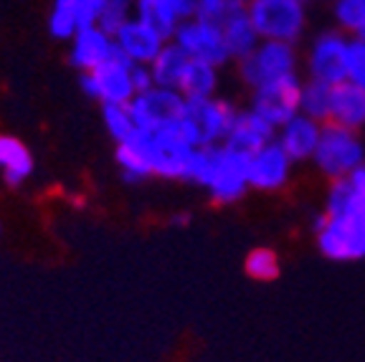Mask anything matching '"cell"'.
<instances>
[{
    "mask_svg": "<svg viewBox=\"0 0 365 362\" xmlns=\"http://www.w3.org/2000/svg\"><path fill=\"white\" fill-rule=\"evenodd\" d=\"M48 29L53 38H71L79 33V21H76V3L74 0H53V11L48 18Z\"/></svg>",
    "mask_w": 365,
    "mask_h": 362,
    "instance_id": "28",
    "label": "cell"
},
{
    "mask_svg": "<svg viewBox=\"0 0 365 362\" xmlns=\"http://www.w3.org/2000/svg\"><path fill=\"white\" fill-rule=\"evenodd\" d=\"M319 135H322V125L299 112L292 122H287L277 132V140L284 148V152L292 157V162L297 165V162H312L314 150L319 145Z\"/></svg>",
    "mask_w": 365,
    "mask_h": 362,
    "instance_id": "14",
    "label": "cell"
},
{
    "mask_svg": "<svg viewBox=\"0 0 365 362\" xmlns=\"http://www.w3.org/2000/svg\"><path fill=\"white\" fill-rule=\"evenodd\" d=\"M244 272L249 274L254 281H274V279L282 274V264H279V256L274 254L272 249H259L249 251L244 261Z\"/></svg>",
    "mask_w": 365,
    "mask_h": 362,
    "instance_id": "27",
    "label": "cell"
},
{
    "mask_svg": "<svg viewBox=\"0 0 365 362\" xmlns=\"http://www.w3.org/2000/svg\"><path fill=\"white\" fill-rule=\"evenodd\" d=\"M127 107H130L137 127L143 132H163L170 125H175L178 119L185 117L188 99L178 89L155 86V89L145 91V94H137Z\"/></svg>",
    "mask_w": 365,
    "mask_h": 362,
    "instance_id": "7",
    "label": "cell"
},
{
    "mask_svg": "<svg viewBox=\"0 0 365 362\" xmlns=\"http://www.w3.org/2000/svg\"><path fill=\"white\" fill-rule=\"evenodd\" d=\"M114 43L120 46L122 53L130 58L132 63H143V66H150V63L158 58V53L165 48L168 41L160 33H155L150 26H145L143 21L132 18L120 33L114 36Z\"/></svg>",
    "mask_w": 365,
    "mask_h": 362,
    "instance_id": "15",
    "label": "cell"
},
{
    "mask_svg": "<svg viewBox=\"0 0 365 362\" xmlns=\"http://www.w3.org/2000/svg\"><path fill=\"white\" fill-rule=\"evenodd\" d=\"M312 165L327 180L350 177L358 167L365 165V140L360 137V132L325 122L322 135H319V145L314 150Z\"/></svg>",
    "mask_w": 365,
    "mask_h": 362,
    "instance_id": "1",
    "label": "cell"
},
{
    "mask_svg": "<svg viewBox=\"0 0 365 362\" xmlns=\"http://www.w3.org/2000/svg\"><path fill=\"white\" fill-rule=\"evenodd\" d=\"M249 162H251V157L236 155L228 148H223V145H218L216 170H213L211 182H208V187H205L218 205H234L246 195V190L251 187L249 185Z\"/></svg>",
    "mask_w": 365,
    "mask_h": 362,
    "instance_id": "9",
    "label": "cell"
},
{
    "mask_svg": "<svg viewBox=\"0 0 365 362\" xmlns=\"http://www.w3.org/2000/svg\"><path fill=\"white\" fill-rule=\"evenodd\" d=\"M132 13L137 21H143L165 41H173L178 26H180L178 16L168 8L165 0H132Z\"/></svg>",
    "mask_w": 365,
    "mask_h": 362,
    "instance_id": "22",
    "label": "cell"
},
{
    "mask_svg": "<svg viewBox=\"0 0 365 362\" xmlns=\"http://www.w3.org/2000/svg\"><path fill=\"white\" fill-rule=\"evenodd\" d=\"M302 86L304 81L299 79V74H292L284 76V79L272 81V84L259 86V89L251 91V109L279 132L287 122H292L299 114Z\"/></svg>",
    "mask_w": 365,
    "mask_h": 362,
    "instance_id": "6",
    "label": "cell"
},
{
    "mask_svg": "<svg viewBox=\"0 0 365 362\" xmlns=\"http://www.w3.org/2000/svg\"><path fill=\"white\" fill-rule=\"evenodd\" d=\"M228 16H231L228 0H195V18H198V21L221 26Z\"/></svg>",
    "mask_w": 365,
    "mask_h": 362,
    "instance_id": "32",
    "label": "cell"
},
{
    "mask_svg": "<svg viewBox=\"0 0 365 362\" xmlns=\"http://www.w3.org/2000/svg\"><path fill=\"white\" fill-rule=\"evenodd\" d=\"M236 71H239V79L254 91L277 79L299 74V53H297V46L292 43L262 41L251 56L236 61Z\"/></svg>",
    "mask_w": 365,
    "mask_h": 362,
    "instance_id": "4",
    "label": "cell"
},
{
    "mask_svg": "<svg viewBox=\"0 0 365 362\" xmlns=\"http://www.w3.org/2000/svg\"><path fill=\"white\" fill-rule=\"evenodd\" d=\"M335 29L348 36L365 33V0H332Z\"/></svg>",
    "mask_w": 365,
    "mask_h": 362,
    "instance_id": "25",
    "label": "cell"
},
{
    "mask_svg": "<svg viewBox=\"0 0 365 362\" xmlns=\"http://www.w3.org/2000/svg\"><path fill=\"white\" fill-rule=\"evenodd\" d=\"M190 63V56L182 51L175 41H168L165 48L158 53L153 63H150V71H153L155 86H163V89H178L180 91V81L185 68Z\"/></svg>",
    "mask_w": 365,
    "mask_h": 362,
    "instance_id": "19",
    "label": "cell"
},
{
    "mask_svg": "<svg viewBox=\"0 0 365 362\" xmlns=\"http://www.w3.org/2000/svg\"><path fill=\"white\" fill-rule=\"evenodd\" d=\"M125 3H132V0H125Z\"/></svg>",
    "mask_w": 365,
    "mask_h": 362,
    "instance_id": "42",
    "label": "cell"
},
{
    "mask_svg": "<svg viewBox=\"0 0 365 362\" xmlns=\"http://www.w3.org/2000/svg\"><path fill=\"white\" fill-rule=\"evenodd\" d=\"M76 3V21H79V31L89 29V26H97L99 16L107 8L109 0H74Z\"/></svg>",
    "mask_w": 365,
    "mask_h": 362,
    "instance_id": "33",
    "label": "cell"
},
{
    "mask_svg": "<svg viewBox=\"0 0 365 362\" xmlns=\"http://www.w3.org/2000/svg\"><path fill=\"white\" fill-rule=\"evenodd\" d=\"M188 221H190V213L173 215V223H175V226H188Z\"/></svg>",
    "mask_w": 365,
    "mask_h": 362,
    "instance_id": "39",
    "label": "cell"
},
{
    "mask_svg": "<svg viewBox=\"0 0 365 362\" xmlns=\"http://www.w3.org/2000/svg\"><path fill=\"white\" fill-rule=\"evenodd\" d=\"M79 86H81V91H84L86 96H91V99H99V84H97V79H94V74H91V71H84V74L79 76Z\"/></svg>",
    "mask_w": 365,
    "mask_h": 362,
    "instance_id": "36",
    "label": "cell"
},
{
    "mask_svg": "<svg viewBox=\"0 0 365 362\" xmlns=\"http://www.w3.org/2000/svg\"><path fill=\"white\" fill-rule=\"evenodd\" d=\"M350 36L342 33L340 29H325L312 38L304 58L307 79L322 81L327 86H337L348 81L345 74V58H348Z\"/></svg>",
    "mask_w": 365,
    "mask_h": 362,
    "instance_id": "5",
    "label": "cell"
},
{
    "mask_svg": "<svg viewBox=\"0 0 365 362\" xmlns=\"http://www.w3.org/2000/svg\"><path fill=\"white\" fill-rule=\"evenodd\" d=\"M292 157L284 152L279 140L269 142L267 148L259 150L249 162V185L259 192H277L289 182L292 177Z\"/></svg>",
    "mask_w": 365,
    "mask_h": 362,
    "instance_id": "11",
    "label": "cell"
},
{
    "mask_svg": "<svg viewBox=\"0 0 365 362\" xmlns=\"http://www.w3.org/2000/svg\"><path fill=\"white\" fill-rule=\"evenodd\" d=\"M317 249L330 261L365 259V198L355 192L342 215L330 218L325 231L317 233Z\"/></svg>",
    "mask_w": 365,
    "mask_h": 362,
    "instance_id": "3",
    "label": "cell"
},
{
    "mask_svg": "<svg viewBox=\"0 0 365 362\" xmlns=\"http://www.w3.org/2000/svg\"><path fill=\"white\" fill-rule=\"evenodd\" d=\"M104 125H107L112 140H117V145L135 140L137 132H140L130 107H120V104H104Z\"/></svg>",
    "mask_w": 365,
    "mask_h": 362,
    "instance_id": "26",
    "label": "cell"
},
{
    "mask_svg": "<svg viewBox=\"0 0 365 362\" xmlns=\"http://www.w3.org/2000/svg\"><path fill=\"white\" fill-rule=\"evenodd\" d=\"M132 18H135L132 16V3H125V0H109L107 8L102 11V16H99L97 26L104 31V33L114 38Z\"/></svg>",
    "mask_w": 365,
    "mask_h": 362,
    "instance_id": "29",
    "label": "cell"
},
{
    "mask_svg": "<svg viewBox=\"0 0 365 362\" xmlns=\"http://www.w3.org/2000/svg\"><path fill=\"white\" fill-rule=\"evenodd\" d=\"M132 84H135L137 94H145V91L155 89V79H153V71H150V66L135 63V66H132Z\"/></svg>",
    "mask_w": 365,
    "mask_h": 362,
    "instance_id": "34",
    "label": "cell"
},
{
    "mask_svg": "<svg viewBox=\"0 0 365 362\" xmlns=\"http://www.w3.org/2000/svg\"><path fill=\"white\" fill-rule=\"evenodd\" d=\"M114 51V38L104 33L99 26H89V29H81L74 36V46H71V63L79 68L81 74L84 71H94L99 68Z\"/></svg>",
    "mask_w": 365,
    "mask_h": 362,
    "instance_id": "17",
    "label": "cell"
},
{
    "mask_svg": "<svg viewBox=\"0 0 365 362\" xmlns=\"http://www.w3.org/2000/svg\"><path fill=\"white\" fill-rule=\"evenodd\" d=\"M173 41H175L190 58L213 63V66H218V68L231 61L223 31L216 23H205V21H198V18L182 21L180 26H178L175 36H173Z\"/></svg>",
    "mask_w": 365,
    "mask_h": 362,
    "instance_id": "8",
    "label": "cell"
},
{
    "mask_svg": "<svg viewBox=\"0 0 365 362\" xmlns=\"http://www.w3.org/2000/svg\"><path fill=\"white\" fill-rule=\"evenodd\" d=\"M360 38H363V41H365V33H363V36H360Z\"/></svg>",
    "mask_w": 365,
    "mask_h": 362,
    "instance_id": "40",
    "label": "cell"
},
{
    "mask_svg": "<svg viewBox=\"0 0 365 362\" xmlns=\"http://www.w3.org/2000/svg\"><path fill=\"white\" fill-rule=\"evenodd\" d=\"M117 162L122 167V175L127 182H143L145 177L153 175V165H150L145 150L140 148V142L130 140L125 145H117Z\"/></svg>",
    "mask_w": 365,
    "mask_h": 362,
    "instance_id": "24",
    "label": "cell"
},
{
    "mask_svg": "<svg viewBox=\"0 0 365 362\" xmlns=\"http://www.w3.org/2000/svg\"><path fill=\"white\" fill-rule=\"evenodd\" d=\"M330 109H332V86L314 79L304 81L299 112L307 114L309 119H314L319 125H325V122H330Z\"/></svg>",
    "mask_w": 365,
    "mask_h": 362,
    "instance_id": "23",
    "label": "cell"
},
{
    "mask_svg": "<svg viewBox=\"0 0 365 362\" xmlns=\"http://www.w3.org/2000/svg\"><path fill=\"white\" fill-rule=\"evenodd\" d=\"M277 140V130L269 122H264L254 109H239L234 119V127L228 132L223 148L231 152L244 155V157H254L262 148H267L269 142Z\"/></svg>",
    "mask_w": 365,
    "mask_h": 362,
    "instance_id": "13",
    "label": "cell"
},
{
    "mask_svg": "<svg viewBox=\"0 0 365 362\" xmlns=\"http://www.w3.org/2000/svg\"><path fill=\"white\" fill-rule=\"evenodd\" d=\"M0 167H3L8 185L16 187L34 172V157L26 150V145L18 142L16 137L0 135Z\"/></svg>",
    "mask_w": 365,
    "mask_h": 362,
    "instance_id": "21",
    "label": "cell"
},
{
    "mask_svg": "<svg viewBox=\"0 0 365 362\" xmlns=\"http://www.w3.org/2000/svg\"><path fill=\"white\" fill-rule=\"evenodd\" d=\"M353 198H355V187H353V182H350V177L330 180V187H327V195H325V213L330 215V218L342 215L350 208Z\"/></svg>",
    "mask_w": 365,
    "mask_h": 362,
    "instance_id": "30",
    "label": "cell"
},
{
    "mask_svg": "<svg viewBox=\"0 0 365 362\" xmlns=\"http://www.w3.org/2000/svg\"><path fill=\"white\" fill-rule=\"evenodd\" d=\"M223 38H226L228 53H231V61H241V58L251 56L257 51L259 43H262V36L254 29L249 13L246 11H236L221 23Z\"/></svg>",
    "mask_w": 365,
    "mask_h": 362,
    "instance_id": "18",
    "label": "cell"
},
{
    "mask_svg": "<svg viewBox=\"0 0 365 362\" xmlns=\"http://www.w3.org/2000/svg\"><path fill=\"white\" fill-rule=\"evenodd\" d=\"M0 233H3V226H0Z\"/></svg>",
    "mask_w": 365,
    "mask_h": 362,
    "instance_id": "41",
    "label": "cell"
},
{
    "mask_svg": "<svg viewBox=\"0 0 365 362\" xmlns=\"http://www.w3.org/2000/svg\"><path fill=\"white\" fill-rule=\"evenodd\" d=\"M188 114L198 125L200 135H203V148L208 145H223L234 127V119L239 114V107L228 99H188Z\"/></svg>",
    "mask_w": 365,
    "mask_h": 362,
    "instance_id": "10",
    "label": "cell"
},
{
    "mask_svg": "<svg viewBox=\"0 0 365 362\" xmlns=\"http://www.w3.org/2000/svg\"><path fill=\"white\" fill-rule=\"evenodd\" d=\"M330 122L345 130L363 132L365 130V89L350 81L332 86V109Z\"/></svg>",
    "mask_w": 365,
    "mask_h": 362,
    "instance_id": "16",
    "label": "cell"
},
{
    "mask_svg": "<svg viewBox=\"0 0 365 362\" xmlns=\"http://www.w3.org/2000/svg\"><path fill=\"white\" fill-rule=\"evenodd\" d=\"M218 84H221L218 66L198 61V58H190L180 81V94L185 99H213L218 91Z\"/></svg>",
    "mask_w": 365,
    "mask_h": 362,
    "instance_id": "20",
    "label": "cell"
},
{
    "mask_svg": "<svg viewBox=\"0 0 365 362\" xmlns=\"http://www.w3.org/2000/svg\"><path fill=\"white\" fill-rule=\"evenodd\" d=\"M249 3H251V0H228V8H231V13L246 11V8H249Z\"/></svg>",
    "mask_w": 365,
    "mask_h": 362,
    "instance_id": "38",
    "label": "cell"
},
{
    "mask_svg": "<svg viewBox=\"0 0 365 362\" xmlns=\"http://www.w3.org/2000/svg\"><path fill=\"white\" fill-rule=\"evenodd\" d=\"M350 182H353L355 192L365 198V165H363V167H358V170H355L353 175H350Z\"/></svg>",
    "mask_w": 365,
    "mask_h": 362,
    "instance_id": "37",
    "label": "cell"
},
{
    "mask_svg": "<svg viewBox=\"0 0 365 362\" xmlns=\"http://www.w3.org/2000/svg\"><path fill=\"white\" fill-rule=\"evenodd\" d=\"M132 66L135 63L122 53V48L114 43V51L99 68L91 74L99 84V102L102 104H120L127 107L137 96L135 84H132Z\"/></svg>",
    "mask_w": 365,
    "mask_h": 362,
    "instance_id": "12",
    "label": "cell"
},
{
    "mask_svg": "<svg viewBox=\"0 0 365 362\" xmlns=\"http://www.w3.org/2000/svg\"><path fill=\"white\" fill-rule=\"evenodd\" d=\"M345 74L350 84H358L365 89V41L360 36H350L348 58H345Z\"/></svg>",
    "mask_w": 365,
    "mask_h": 362,
    "instance_id": "31",
    "label": "cell"
},
{
    "mask_svg": "<svg viewBox=\"0 0 365 362\" xmlns=\"http://www.w3.org/2000/svg\"><path fill=\"white\" fill-rule=\"evenodd\" d=\"M168 8L178 16V21H190L195 18V0H165Z\"/></svg>",
    "mask_w": 365,
    "mask_h": 362,
    "instance_id": "35",
    "label": "cell"
},
{
    "mask_svg": "<svg viewBox=\"0 0 365 362\" xmlns=\"http://www.w3.org/2000/svg\"><path fill=\"white\" fill-rule=\"evenodd\" d=\"M246 13L262 41H282L297 46L307 31L304 0H251Z\"/></svg>",
    "mask_w": 365,
    "mask_h": 362,
    "instance_id": "2",
    "label": "cell"
}]
</instances>
